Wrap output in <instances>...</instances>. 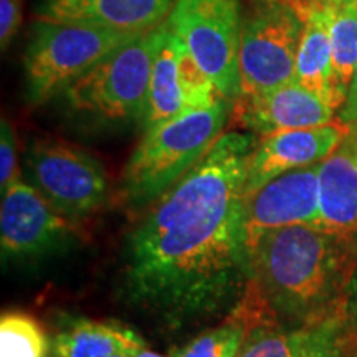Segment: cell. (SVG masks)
<instances>
[{"label": "cell", "instance_id": "6da1fadb", "mask_svg": "<svg viewBox=\"0 0 357 357\" xmlns=\"http://www.w3.org/2000/svg\"><path fill=\"white\" fill-rule=\"evenodd\" d=\"M255 137L223 132L129 235L124 291L181 326L231 311L252 281L243 200Z\"/></svg>", "mask_w": 357, "mask_h": 357}, {"label": "cell", "instance_id": "7a4b0ae2", "mask_svg": "<svg viewBox=\"0 0 357 357\" xmlns=\"http://www.w3.org/2000/svg\"><path fill=\"white\" fill-rule=\"evenodd\" d=\"M252 281L280 321L316 326L344 316L357 247L310 225L268 231L250 248Z\"/></svg>", "mask_w": 357, "mask_h": 357}, {"label": "cell", "instance_id": "3957f363", "mask_svg": "<svg viewBox=\"0 0 357 357\" xmlns=\"http://www.w3.org/2000/svg\"><path fill=\"white\" fill-rule=\"evenodd\" d=\"M230 113L231 101L218 98L147 129L124 169V200L134 208L155 202L222 136Z\"/></svg>", "mask_w": 357, "mask_h": 357}, {"label": "cell", "instance_id": "277c9868", "mask_svg": "<svg viewBox=\"0 0 357 357\" xmlns=\"http://www.w3.org/2000/svg\"><path fill=\"white\" fill-rule=\"evenodd\" d=\"M159 40L160 25L111 52L61 91L66 108L98 123L141 119Z\"/></svg>", "mask_w": 357, "mask_h": 357}, {"label": "cell", "instance_id": "5b68a950", "mask_svg": "<svg viewBox=\"0 0 357 357\" xmlns=\"http://www.w3.org/2000/svg\"><path fill=\"white\" fill-rule=\"evenodd\" d=\"M137 33L141 32L37 19L24 56L26 100L42 105L61 95L71 82Z\"/></svg>", "mask_w": 357, "mask_h": 357}, {"label": "cell", "instance_id": "8992f818", "mask_svg": "<svg viewBox=\"0 0 357 357\" xmlns=\"http://www.w3.org/2000/svg\"><path fill=\"white\" fill-rule=\"evenodd\" d=\"M303 13L289 0H253L243 13L240 96L294 82Z\"/></svg>", "mask_w": 357, "mask_h": 357}, {"label": "cell", "instance_id": "52a82bcc", "mask_svg": "<svg viewBox=\"0 0 357 357\" xmlns=\"http://www.w3.org/2000/svg\"><path fill=\"white\" fill-rule=\"evenodd\" d=\"M166 24L222 98L240 96V43L243 13L240 0H177Z\"/></svg>", "mask_w": 357, "mask_h": 357}, {"label": "cell", "instance_id": "ba28073f", "mask_svg": "<svg viewBox=\"0 0 357 357\" xmlns=\"http://www.w3.org/2000/svg\"><path fill=\"white\" fill-rule=\"evenodd\" d=\"M33 185L71 222L105 204L108 177L96 158L61 139H37L25 154Z\"/></svg>", "mask_w": 357, "mask_h": 357}, {"label": "cell", "instance_id": "9c48e42d", "mask_svg": "<svg viewBox=\"0 0 357 357\" xmlns=\"http://www.w3.org/2000/svg\"><path fill=\"white\" fill-rule=\"evenodd\" d=\"M73 236L61 215L35 185L17 178L2 194L0 248L3 261H33L58 252Z\"/></svg>", "mask_w": 357, "mask_h": 357}, {"label": "cell", "instance_id": "30bf717a", "mask_svg": "<svg viewBox=\"0 0 357 357\" xmlns=\"http://www.w3.org/2000/svg\"><path fill=\"white\" fill-rule=\"evenodd\" d=\"M319 164L280 174L245 197L243 225L248 252L268 231L298 223L314 225L318 218Z\"/></svg>", "mask_w": 357, "mask_h": 357}, {"label": "cell", "instance_id": "8fae6325", "mask_svg": "<svg viewBox=\"0 0 357 357\" xmlns=\"http://www.w3.org/2000/svg\"><path fill=\"white\" fill-rule=\"evenodd\" d=\"M349 132L351 126L333 121L263 136L248 158L245 197L280 174L323 162L344 142Z\"/></svg>", "mask_w": 357, "mask_h": 357}, {"label": "cell", "instance_id": "7c38bea8", "mask_svg": "<svg viewBox=\"0 0 357 357\" xmlns=\"http://www.w3.org/2000/svg\"><path fill=\"white\" fill-rule=\"evenodd\" d=\"M334 111L324 100L294 79L231 102V121L258 136L333 123Z\"/></svg>", "mask_w": 357, "mask_h": 357}, {"label": "cell", "instance_id": "4fadbf2b", "mask_svg": "<svg viewBox=\"0 0 357 357\" xmlns=\"http://www.w3.org/2000/svg\"><path fill=\"white\" fill-rule=\"evenodd\" d=\"M177 0H42L37 17L144 32L167 20Z\"/></svg>", "mask_w": 357, "mask_h": 357}, {"label": "cell", "instance_id": "5bb4252c", "mask_svg": "<svg viewBox=\"0 0 357 357\" xmlns=\"http://www.w3.org/2000/svg\"><path fill=\"white\" fill-rule=\"evenodd\" d=\"M314 227L357 247V159L346 139L319 164Z\"/></svg>", "mask_w": 357, "mask_h": 357}, {"label": "cell", "instance_id": "9a60e30c", "mask_svg": "<svg viewBox=\"0 0 357 357\" xmlns=\"http://www.w3.org/2000/svg\"><path fill=\"white\" fill-rule=\"evenodd\" d=\"M298 7L305 26L296 55L294 79L324 100L334 111L341 109L334 83L328 8L314 2H303Z\"/></svg>", "mask_w": 357, "mask_h": 357}, {"label": "cell", "instance_id": "2e32d148", "mask_svg": "<svg viewBox=\"0 0 357 357\" xmlns=\"http://www.w3.org/2000/svg\"><path fill=\"white\" fill-rule=\"evenodd\" d=\"M178 50L181 38L164 22L160 25L159 47L151 71L146 105L139 119L144 132L187 109L178 73Z\"/></svg>", "mask_w": 357, "mask_h": 357}, {"label": "cell", "instance_id": "e0dca14e", "mask_svg": "<svg viewBox=\"0 0 357 357\" xmlns=\"http://www.w3.org/2000/svg\"><path fill=\"white\" fill-rule=\"evenodd\" d=\"M142 346V337L126 326L78 319L56 334L52 349L55 357H114Z\"/></svg>", "mask_w": 357, "mask_h": 357}, {"label": "cell", "instance_id": "ac0fdd59", "mask_svg": "<svg viewBox=\"0 0 357 357\" xmlns=\"http://www.w3.org/2000/svg\"><path fill=\"white\" fill-rule=\"evenodd\" d=\"M333 47V70L339 105H344L357 66V0L326 6Z\"/></svg>", "mask_w": 357, "mask_h": 357}, {"label": "cell", "instance_id": "d6986e66", "mask_svg": "<svg viewBox=\"0 0 357 357\" xmlns=\"http://www.w3.org/2000/svg\"><path fill=\"white\" fill-rule=\"evenodd\" d=\"M316 326L284 329L280 319L253 324L247 328L243 344L236 357H298L314 333Z\"/></svg>", "mask_w": 357, "mask_h": 357}, {"label": "cell", "instance_id": "ffe728a7", "mask_svg": "<svg viewBox=\"0 0 357 357\" xmlns=\"http://www.w3.org/2000/svg\"><path fill=\"white\" fill-rule=\"evenodd\" d=\"M50 342L33 316L6 311L0 318V357H48Z\"/></svg>", "mask_w": 357, "mask_h": 357}, {"label": "cell", "instance_id": "44dd1931", "mask_svg": "<svg viewBox=\"0 0 357 357\" xmlns=\"http://www.w3.org/2000/svg\"><path fill=\"white\" fill-rule=\"evenodd\" d=\"M247 328L242 321L230 316L225 323L208 329L189 344L174 351L171 357H236L243 344Z\"/></svg>", "mask_w": 357, "mask_h": 357}, {"label": "cell", "instance_id": "7402d4cb", "mask_svg": "<svg viewBox=\"0 0 357 357\" xmlns=\"http://www.w3.org/2000/svg\"><path fill=\"white\" fill-rule=\"evenodd\" d=\"M178 73H181L182 91L185 98V108H205L215 102L220 96L215 84L207 77V73L200 68L195 58L187 50L184 42L181 40V50H178Z\"/></svg>", "mask_w": 357, "mask_h": 357}, {"label": "cell", "instance_id": "603a6c76", "mask_svg": "<svg viewBox=\"0 0 357 357\" xmlns=\"http://www.w3.org/2000/svg\"><path fill=\"white\" fill-rule=\"evenodd\" d=\"M341 318L342 316H336L316 326L314 333L298 357H342L337 339Z\"/></svg>", "mask_w": 357, "mask_h": 357}, {"label": "cell", "instance_id": "cb8c5ba5", "mask_svg": "<svg viewBox=\"0 0 357 357\" xmlns=\"http://www.w3.org/2000/svg\"><path fill=\"white\" fill-rule=\"evenodd\" d=\"M20 178V171L17 166V141L12 124L7 119H2L0 124V190H7V187Z\"/></svg>", "mask_w": 357, "mask_h": 357}, {"label": "cell", "instance_id": "d4e9b609", "mask_svg": "<svg viewBox=\"0 0 357 357\" xmlns=\"http://www.w3.org/2000/svg\"><path fill=\"white\" fill-rule=\"evenodd\" d=\"M22 22V0H0V45L2 50L10 45Z\"/></svg>", "mask_w": 357, "mask_h": 357}, {"label": "cell", "instance_id": "484cf974", "mask_svg": "<svg viewBox=\"0 0 357 357\" xmlns=\"http://www.w3.org/2000/svg\"><path fill=\"white\" fill-rule=\"evenodd\" d=\"M337 121L347 124V126H354V124H357V66L354 71V77H352L349 91H347L344 105L339 109Z\"/></svg>", "mask_w": 357, "mask_h": 357}, {"label": "cell", "instance_id": "4316f807", "mask_svg": "<svg viewBox=\"0 0 357 357\" xmlns=\"http://www.w3.org/2000/svg\"><path fill=\"white\" fill-rule=\"evenodd\" d=\"M344 316L347 324H349V331L352 333V336L357 337V278L352 283L349 294H347Z\"/></svg>", "mask_w": 357, "mask_h": 357}, {"label": "cell", "instance_id": "83f0119b", "mask_svg": "<svg viewBox=\"0 0 357 357\" xmlns=\"http://www.w3.org/2000/svg\"><path fill=\"white\" fill-rule=\"evenodd\" d=\"M126 356H128V357H166V356L158 354V352H154V351H149L146 346L137 347V349L128 352Z\"/></svg>", "mask_w": 357, "mask_h": 357}, {"label": "cell", "instance_id": "f1b7e54d", "mask_svg": "<svg viewBox=\"0 0 357 357\" xmlns=\"http://www.w3.org/2000/svg\"><path fill=\"white\" fill-rule=\"evenodd\" d=\"M346 141H347V144H349L351 151L354 153L356 159H357V124L351 126V132H349V136L346 137Z\"/></svg>", "mask_w": 357, "mask_h": 357}, {"label": "cell", "instance_id": "f546056e", "mask_svg": "<svg viewBox=\"0 0 357 357\" xmlns=\"http://www.w3.org/2000/svg\"><path fill=\"white\" fill-rule=\"evenodd\" d=\"M307 2H314V3H319V6H334V3L341 2V0H307Z\"/></svg>", "mask_w": 357, "mask_h": 357}, {"label": "cell", "instance_id": "4dcf8cb0", "mask_svg": "<svg viewBox=\"0 0 357 357\" xmlns=\"http://www.w3.org/2000/svg\"><path fill=\"white\" fill-rule=\"evenodd\" d=\"M289 2H294V3H298V6H300V3L307 2V0H289Z\"/></svg>", "mask_w": 357, "mask_h": 357}, {"label": "cell", "instance_id": "1f68e13d", "mask_svg": "<svg viewBox=\"0 0 357 357\" xmlns=\"http://www.w3.org/2000/svg\"><path fill=\"white\" fill-rule=\"evenodd\" d=\"M114 357H128V356H124V354H121V356H114Z\"/></svg>", "mask_w": 357, "mask_h": 357}]
</instances>
